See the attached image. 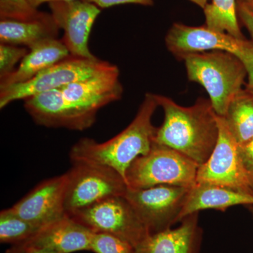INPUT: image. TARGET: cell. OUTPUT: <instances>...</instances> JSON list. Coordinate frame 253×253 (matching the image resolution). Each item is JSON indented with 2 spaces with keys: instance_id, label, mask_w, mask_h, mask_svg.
Listing matches in <instances>:
<instances>
[{
  "instance_id": "6da1fadb",
  "label": "cell",
  "mask_w": 253,
  "mask_h": 253,
  "mask_svg": "<svg viewBox=\"0 0 253 253\" xmlns=\"http://www.w3.org/2000/svg\"><path fill=\"white\" fill-rule=\"evenodd\" d=\"M154 96L165 114L155 142L175 150L199 166L206 163L219 136L217 113L210 99L200 98L193 106L184 107L167 96Z\"/></svg>"
},
{
  "instance_id": "7a4b0ae2",
  "label": "cell",
  "mask_w": 253,
  "mask_h": 253,
  "mask_svg": "<svg viewBox=\"0 0 253 253\" xmlns=\"http://www.w3.org/2000/svg\"><path fill=\"white\" fill-rule=\"evenodd\" d=\"M158 106L154 94L147 93L134 120L124 130L103 143L89 138L81 139L71 148V161L106 166L126 181L131 163L147 154L155 142L157 128L153 126L152 117Z\"/></svg>"
},
{
  "instance_id": "3957f363",
  "label": "cell",
  "mask_w": 253,
  "mask_h": 253,
  "mask_svg": "<svg viewBox=\"0 0 253 253\" xmlns=\"http://www.w3.org/2000/svg\"><path fill=\"white\" fill-rule=\"evenodd\" d=\"M181 60L185 63L189 81L204 86L213 109L224 117L232 101L244 90L248 72L244 63L222 51L192 53Z\"/></svg>"
},
{
  "instance_id": "277c9868",
  "label": "cell",
  "mask_w": 253,
  "mask_h": 253,
  "mask_svg": "<svg viewBox=\"0 0 253 253\" xmlns=\"http://www.w3.org/2000/svg\"><path fill=\"white\" fill-rule=\"evenodd\" d=\"M199 165L168 146L154 142L147 154L136 158L128 168L126 181L129 189L159 185L193 187Z\"/></svg>"
},
{
  "instance_id": "5b68a950",
  "label": "cell",
  "mask_w": 253,
  "mask_h": 253,
  "mask_svg": "<svg viewBox=\"0 0 253 253\" xmlns=\"http://www.w3.org/2000/svg\"><path fill=\"white\" fill-rule=\"evenodd\" d=\"M166 46L177 59L192 53L222 51L234 55L244 63L248 72L246 90L253 94V42L237 38L205 26L174 23L168 32Z\"/></svg>"
},
{
  "instance_id": "8992f818",
  "label": "cell",
  "mask_w": 253,
  "mask_h": 253,
  "mask_svg": "<svg viewBox=\"0 0 253 253\" xmlns=\"http://www.w3.org/2000/svg\"><path fill=\"white\" fill-rule=\"evenodd\" d=\"M69 216L93 232L124 240L135 251L151 235L124 196H111Z\"/></svg>"
},
{
  "instance_id": "52a82bcc",
  "label": "cell",
  "mask_w": 253,
  "mask_h": 253,
  "mask_svg": "<svg viewBox=\"0 0 253 253\" xmlns=\"http://www.w3.org/2000/svg\"><path fill=\"white\" fill-rule=\"evenodd\" d=\"M73 164L66 172L65 208L68 215L111 196L126 194V181L114 169L91 163Z\"/></svg>"
},
{
  "instance_id": "ba28073f",
  "label": "cell",
  "mask_w": 253,
  "mask_h": 253,
  "mask_svg": "<svg viewBox=\"0 0 253 253\" xmlns=\"http://www.w3.org/2000/svg\"><path fill=\"white\" fill-rule=\"evenodd\" d=\"M112 63L96 58L84 59L70 55L66 59L46 68L31 81L0 90V109L25 100L33 95L60 89L99 74L113 67Z\"/></svg>"
},
{
  "instance_id": "9c48e42d",
  "label": "cell",
  "mask_w": 253,
  "mask_h": 253,
  "mask_svg": "<svg viewBox=\"0 0 253 253\" xmlns=\"http://www.w3.org/2000/svg\"><path fill=\"white\" fill-rule=\"evenodd\" d=\"M219 136L211 156L199 166L196 184H211L253 194L249 172L240 154L239 144L224 118L217 115Z\"/></svg>"
},
{
  "instance_id": "30bf717a",
  "label": "cell",
  "mask_w": 253,
  "mask_h": 253,
  "mask_svg": "<svg viewBox=\"0 0 253 253\" xmlns=\"http://www.w3.org/2000/svg\"><path fill=\"white\" fill-rule=\"evenodd\" d=\"M191 188L172 185L141 189L128 188L124 197L150 234H154L180 222L181 212Z\"/></svg>"
},
{
  "instance_id": "8fae6325",
  "label": "cell",
  "mask_w": 253,
  "mask_h": 253,
  "mask_svg": "<svg viewBox=\"0 0 253 253\" xmlns=\"http://www.w3.org/2000/svg\"><path fill=\"white\" fill-rule=\"evenodd\" d=\"M55 22L63 31L62 41L70 55L94 59L89 50V38L95 21L101 13L99 7L84 0L56 1L48 4Z\"/></svg>"
},
{
  "instance_id": "7c38bea8",
  "label": "cell",
  "mask_w": 253,
  "mask_h": 253,
  "mask_svg": "<svg viewBox=\"0 0 253 253\" xmlns=\"http://www.w3.org/2000/svg\"><path fill=\"white\" fill-rule=\"evenodd\" d=\"M24 108L40 126L77 131L92 126L97 113L65 99L59 89L27 98L24 100Z\"/></svg>"
},
{
  "instance_id": "4fadbf2b",
  "label": "cell",
  "mask_w": 253,
  "mask_h": 253,
  "mask_svg": "<svg viewBox=\"0 0 253 253\" xmlns=\"http://www.w3.org/2000/svg\"><path fill=\"white\" fill-rule=\"evenodd\" d=\"M66 184V173L42 181L10 209L18 217L43 229L67 214Z\"/></svg>"
},
{
  "instance_id": "5bb4252c",
  "label": "cell",
  "mask_w": 253,
  "mask_h": 253,
  "mask_svg": "<svg viewBox=\"0 0 253 253\" xmlns=\"http://www.w3.org/2000/svg\"><path fill=\"white\" fill-rule=\"evenodd\" d=\"M116 65L104 72L60 88L65 99L89 111L98 112L122 98L123 87Z\"/></svg>"
},
{
  "instance_id": "9a60e30c",
  "label": "cell",
  "mask_w": 253,
  "mask_h": 253,
  "mask_svg": "<svg viewBox=\"0 0 253 253\" xmlns=\"http://www.w3.org/2000/svg\"><path fill=\"white\" fill-rule=\"evenodd\" d=\"M94 233L66 214L60 220L43 228L28 246L52 250L58 253L90 251Z\"/></svg>"
},
{
  "instance_id": "2e32d148",
  "label": "cell",
  "mask_w": 253,
  "mask_h": 253,
  "mask_svg": "<svg viewBox=\"0 0 253 253\" xmlns=\"http://www.w3.org/2000/svg\"><path fill=\"white\" fill-rule=\"evenodd\" d=\"M178 227L151 234L137 253H201L203 231L199 212L186 216Z\"/></svg>"
},
{
  "instance_id": "e0dca14e",
  "label": "cell",
  "mask_w": 253,
  "mask_h": 253,
  "mask_svg": "<svg viewBox=\"0 0 253 253\" xmlns=\"http://www.w3.org/2000/svg\"><path fill=\"white\" fill-rule=\"evenodd\" d=\"M69 56V51L61 40L56 38L42 42L29 49L14 72L0 79V90L31 81Z\"/></svg>"
},
{
  "instance_id": "ac0fdd59",
  "label": "cell",
  "mask_w": 253,
  "mask_h": 253,
  "mask_svg": "<svg viewBox=\"0 0 253 253\" xmlns=\"http://www.w3.org/2000/svg\"><path fill=\"white\" fill-rule=\"evenodd\" d=\"M59 31L51 14L42 11L36 18L26 21H0L1 43L27 46L29 49L42 42L56 39Z\"/></svg>"
},
{
  "instance_id": "d6986e66",
  "label": "cell",
  "mask_w": 253,
  "mask_h": 253,
  "mask_svg": "<svg viewBox=\"0 0 253 253\" xmlns=\"http://www.w3.org/2000/svg\"><path fill=\"white\" fill-rule=\"evenodd\" d=\"M253 194L211 184H199L190 191L180 221L186 216L204 210H216L224 212L236 206H252Z\"/></svg>"
},
{
  "instance_id": "ffe728a7",
  "label": "cell",
  "mask_w": 253,
  "mask_h": 253,
  "mask_svg": "<svg viewBox=\"0 0 253 253\" xmlns=\"http://www.w3.org/2000/svg\"><path fill=\"white\" fill-rule=\"evenodd\" d=\"M223 118L239 145L251 140L253 138V95L246 89L243 91Z\"/></svg>"
},
{
  "instance_id": "44dd1931",
  "label": "cell",
  "mask_w": 253,
  "mask_h": 253,
  "mask_svg": "<svg viewBox=\"0 0 253 253\" xmlns=\"http://www.w3.org/2000/svg\"><path fill=\"white\" fill-rule=\"evenodd\" d=\"M237 4L236 0H212L204 9L206 27L244 38L238 21Z\"/></svg>"
},
{
  "instance_id": "7402d4cb",
  "label": "cell",
  "mask_w": 253,
  "mask_h": 253,
  "mask_svg": "<svg viewBox=\"0 0 253 253\" xmlns=\"http://www.w3.org/2000/svg\"><path fill=\"white\" fill-rule=\"evenodd\" d=\"M41 229L18 217L10 208L0 213V242L1 244L18 245L28 242Z\"/></svg>"
},
{
  "instance_id": "603a6c76",
  "label": "cell",
  "mask_w": 253,
  "mask_h": 253,
  "mask_svg": "<svg viewBox=\"0 0 253 253\" xmlns=\"http://www.w3.org/2000/svg\"><path fill=\"white\" fill-rule=\"evenodd\" d=\"M90 251L94 253H136L129 243L117 236L105 233H94Z\"/></svg>"
},
{
  "instance_id": "cb8c5ba5",
  "label": "cell",
  "mask_w": 253,
  "mask_h": 253,
  "mask_svg": "<svg viewBox=\"0 0 253 253\" xmlns=\"http://www.w3.org/2000/svg\"><path fill=\"white\" fill-rule=\"evenodd\" d=\"M40 12L28 0H0L1 19L26 21L36 18Z\"/></svg>"
},
{
  "instance_id": "d4e9b609",
  "label": "cell",
  "mask_w": 253,
  "mask_h": 253,
  "mask_svg": "<svg viewBox=\"0 0 253 253\" xmlns=\"http://www.w3.org/2000/svg\"><path fill=\"white\" fill-rule=\"evenodd\" d=\"M28 49L23 46L0 44V79L14 72L16 64L29 52Z\"/></svg>"
},
{
  "instance_id": "484cf974",
  "label": "cell",
  "mask_w": 253,
  "mask_h": 253,
  "mask_svg": "<svg viewBox=\"0 0 253 253\" xmlns=\"http://www.w3.org/2000/svg\"><path fill=\"white\" fill-rule=\"evenodd\" d=\"M87 2L94 4L100 9H106L117 5L126 4H141L143 6H153V0H84Z\"/></svg>"
},
{
  "instance_id": "4316f807",
  "label": "cell",
  "mask_w": 253,
  "mask_h": 253,
  "mask_svg": "<svg viewBox=\"0 0 253 253\" xmlns=\"http://www.w3.org/2000/svg\"><path fill=\"white\" fill-rule=\"evenodd\" d=\"M240 154L245 168L249 173L253 172V138L242 145H239Z\"/></svg>"
},
{
  "instance_id": "83f0119b",
  "label": "cell",
  "mask_w": 253,
  "mask_h": 253,
  "mask_svg": "<svg viewBox=\"0 0 253 253\" xmlns=\"http://www.w3.org/2000/svg\"><path fill=\"white\" fill-rule=\"evenodd\" d=\"M237 3L238 16L247 28L253 42V14L244 4L239 1Z\"/></svg>"
},
{
  "instance_id": "f1b7e54d",
  "label": "cell",
  "mask_w": 253,
  "mask_h": 253,
  "mask_svg": "<svg viewBox=\"0 0 253 253\" xmlns=\"http://www.w3.org/2000/svg\"><path fill=\"white\" fill-rule=\"evenodd\" d=\"M76 0H28L29 4L35 9H38L41 5L44 4V3L56 2V1H72Z\"/></svg>"
},
{
  "instance_id": "f546056e",
  "label": "cell",
  "mask_w": 253,
  "mask_h": 253,
  "mask_svg": "<svg viewBox=\"0 0 253 253\" xmlns=\"http://www.w3.org/2000/svg\"><path fill=\"white\" fill-rule=\"evenodd\" d=\"M26 253H58L52 250L44 249V248L35 247V246H28Z\"/></svg>"
},
{
  "instance_id": "4dcf8cb0",
  "label": "cell",
  "mask_w": 253,
  "mask_h": 253,
  "mask_svg": "<svg viewBox=\"0 0 253 253\" xmlns=\"http://www.w3.org/2000/svg\"><path fill=\"white\" fill-rule=\"evenodd\" d=\"M27 251V244H23L14 245L11 249H10L6 253H26Z\"/></svg>"
},
{
  "instance_id": "1f68e13d",
  "label": "cell",
  "mask_w": 253,
  "mask_h": 253,
  "mask_svg": "<svg viewBox=\"0 0 253 253\" xmlns=\"http://www.w3.org/2000/svg\"><path fill=\"white\" fill-rule=\"evenodd\" d=\"M244 4L253 14V0H237Z\"/></svg>"
},
{
  "instance_id": "d6a6232c",
  "label": "cell",
  "mask_w": 253,
  "mask_h": 253,
  "mask_svg": "<svg viewBox=\"0 0 253 253\" xmlns=\"http://www.w3.org/2000/svg\"><path fill=\"white\" fill-rule=\"evenodd\" d=\"M189 1H192L193 3L197 4L198 6L204 9L206 5L208 4L209 0H189Z\"/></svg>"
},
{
  "instance_id": "836d02e7",
  "label": "cell",
  "mask_w": 253,
  "mask_h": 253,
  "mask_svg": "<svg viewBox=\"0 0 253 253\" xmlns=\"http://www.w3.org/2000/svg\"><path fill=\"white\" fill-rule=\"evenodd\" d=\"M247 208H249L250 212H251V214H252L253 217V205H252V206H247Z\"/></svg>"
},
{
  "instance_id": "e575fe53",
  "label": "cell",
  "mask_w": 253,
  "mask_h": 253,
  "mask_svg": "<svg viewBox=\"0 0 253 253\" xmlns=\"http://www.w3.org/2000/svg\"><path fill=\"white\" fill-rule=\"evenodd\" d=\"M250 179H251V184L253 186V172L249 173Z\"/></svg>"
},
{
  "instance_id": "d590c367",
  "label": "cell",
  "mask_w": 253,
  "mask_h": 253,
  "mask_svg": "<svg viewBox=\"0 0 253 253\" xmlns=\"http://www.w3.org/2000/svg\"><path fill=\"white\" fill-rule=\"evenodd\" d=\"M136 253H137L136 252Z\"/></svg>"
},
{
  "instance_id": "8d00e7d4",
  "label": "cell",
  "mask_w": 253,
  "mask_h": 253,
  "mask_svg": "<svg viewBox=\"0 0 253 253\" xmlns=\"http://www.w3.org/2000/svg\"></svg>"
}]
</instances>
